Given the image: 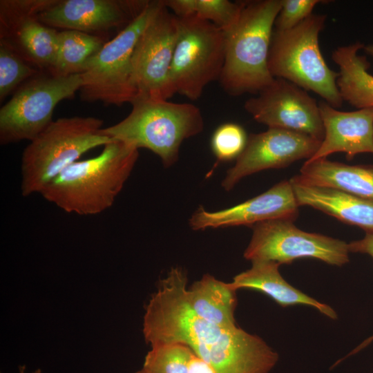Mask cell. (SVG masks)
I'll return each instance as SVG.
<instances>
[{
  "mask_svg": "<svg viewBox=\"0 0 373 373\" xmlns=\"http://www.w3.org/2000/svg\"><path fill=\"white\" fill-rule=\"evenodd\" d=\"M187 281L186 271L173 267L159 282L145 307L146 342L186 345L216 373H269L278 361V353L238 325L222 327L198 316L186 300Z\"/></svg>",
  "mask_w": 373,
  "mask_h": 373,
  "instance_id": "obj_1",
  "label": "cell"
},
{
  "mask_svg": "<svg viewBox=\"0 0 373 373\" xmlns=\"http://www.w3.org/2000/svg\"><path fill=\"white\" fill-rule=\"evenodd\" d=\"M94 157L66 169L40 193L47 201L69 213L99 214L109 209L122 191L138 159V149L111 140Z\"/></svg>",
  "mask_w": 373,
  "mask_h": 373,
  "instance_id": "obj_2",
  "label": "cell"
},
{
  "mask_svg": "<svg viewBox=\"0 0 373 373\" xmlns=\"http://www.w3.org/2000/svg\"><path fill=\"white\" fill-rule=\"evenodd\" d=\"M280 8L281 0L244 2L236 22L223 31L224 62L219 82L229 95L258 94L274 81L268 57Z\"/></svg>",
  "mask_w": 373,
  "mask_h": 373,
  "instance_id": "obj_3",
  "label": "cell"
},
{
  "mask_svg": "<svg viewBox=\"0 0 373 373\" xmlns=\"http://www.w3.org/2000/svg\"><path fill=\"white\" fill-rule=\"evenodd\" d=\"M131 104L130 113L119 122L102 128V133L138 150H150L165 168L177 162L184 140L203 131L202 113L194 104L154 98H137Z\"/></svg>",
  "mask_w": 373,
  "mask_h": 373,
  "instance_id": "obj_4",
  "label": "cell"
},
{
  "mask_svg": "<svg viewBox=\"0 0 373 373\" xmlns=\"http://www.w3.org/2000/svg\"><path fill=\"white\" fill-rule=\"evenodd\" d=\"M103 121L74 116L53 120L24 149L21 191L24 197L40 193L57 175L86 152L112 140L102 132Z\"/></svg>",
  "mask_w": 373,
  "mask_h": 373,
  "instance_id": "obj_5",
  "label": "cell"
},
{
  "mask_svg": "<svg viewBox=\"0 0 373 373\" xmlns=\"http://www.w3.org/2000/svg\"><path fill=\"white\" fill-rule=\"evenodd\" d=\"M325 21L326 15L312 14L292 28L275 30L268 67L273 77L312 91L336 108L343 102L336 83L338 73L329 68L318 43Z\"/></svg>",
  "mask_w": 373,
  "mask_h": 373,
  "instance_id": "obj_6",
  "label": "cell"
},
{
  "mask_svg": "<svg viewBox=\"0 0 373 373\" xmlns=\"http://www.w3.org/2000/svg\"><path fill=\"white\" fill-rule=\"evenodd\" d=\"M163 4V0L149 1L129 25L88 60L81 74L79 95L82 101L120 106L136 99L132 68L133 50L140 35Z\"/></svg>",
  "mask_w": 373,
  "mask_h": 373,
  "instance_id": "obj_7",
  "label": "cell"
},
{
  "mask_svg": "<svg viewBox=\"0 0 373 373\" xmlns=\"http://www.w3.org/2000/svg\"><path fill=\"white\" fill-rule=\"evenodd\" d=\"M177 39L170 80L174 93L191 100L219 80L224 62V32L194 16L177 17Z\"/></svg>",
  "mask_w": 373,
  "mask_h": 373,
  "instance_id": "obj_8",
  "label": "cell"
},
{
  "mask_svg": "<svg viewBox=\"0 0 373 373\" xmlns=\"http://www.w3.org/2000/svg\"><path fill=\"white\" fill-rule=\"evenodd\" d=\"M82 86L81 74L40 73L26 81L0 109V143L35 138L53 121L56 106L73 98Z\"/></svg>",
  "mask_w": 373,
  "mask_h": 373,
  "instance_id": "obj_9",
  "label": "cell"
},
{
  "mask_svg": "<svg viewBox=\"0 0 373 373\" xmlns=\"http://www.w3.org/2000/svg\"><path fill=\"white\" fill-rule=\"evenodd\" d=\"M294 222L280 218L253 225L251 238L244 251V258L251 262L273 261L280 265L303 258L317 259L339 267L349 262L348 243L303 231Z\"/></svg>",
  "mask_w": 373,
  "mask_h": 373,
  "instance_id": "obj_10",
  "label": "cell"
},
{
  "mask_svg": "<svg viewBox=\"0 0 373 373\" xmlns=\"http://www.w3.org/2000/svg\"><path fill=\"white\" fill-rule=\"evenodd\" d=\"M174 14L163 6L140 35L132 55L137 98L168 100L175 93L170 80L177 39Z\"/></svg>",
  "mask_w": 373,
  "mask_h": 373,
  "instance_id": "obj_11",
  "label": "cell"
},
{
  "mask_svg": "<svg viewBox=\"0 0 373 373\" xmlns=\"http://www.w3.org/2000/svg\"><path fill=\"white\" fill-rule=\"evenodd\" d=\"M53 0H1L0 44L9 47L41 73L55 63L59 30L39 20Z\"/></svg>",
  "mask_w": 373,
  "mask_h": 373,
  "instance_id": "obj_12",
  "label": "cell"
},
{
  "mask_svg": "<svg viewBox=\"0 0 373 373\" xmlns=\"http://www.w3.org/2000/svg\"><path fill=\"white\" fill-rule=\"evenodd\" d=\"M248 99L245 111L268 128H281L312 137L322 142L325 130L318 104L307 90L281 78Z\"/></svg>",
  "mask_w": 373,
  "mask_h": 373,
  "instance_id": "obj_13",
  "label": "cell"
},
{
  "mask_svg": "<svg viewBox=\"0 0 373 373\" xmlns=\"http://www.w3.org/2000/svg\"><path fill=\"white\" fill-rule=\"evenodd\" d=\"M320 141L307 135L281 128H268L248 136L246 146L222 182L231 191L246 176L270 169L285 168L296 161L310 159L317 151Z\"/></svg>",
  "mask_w": 373,
  "mask_h": 373,
  "instance_id": "obj_14",
  "label": "cell"
},
{
  "mask_svg": "<svg viewBox=\"0 0 373 373\" xmlns=\"http://www.w3.org/2000/svg\"><path fill=\"white\" fill-rule=\"evenodd\" d=\"M149 1L53 0L39 17L43 23L55 29L77 30L106 39L113 30H124Z\"/></svg>",
  "mask_w": 373,
  "mask_h": 373,
  "instance_id": "obj_15",
  "label": "cell"
},
{
  "mask_svg": "<svg viewBox=\"0 0 373 373\" xmlns=\"http://www.w3.org/2000/svg\"><path fill=\"white\" fill-rule=\"evenodd\" d=\"M297 200L290 180H283L265 192L234 207L218 211L198 207L189 220L195 231L209 228L253 226L274 219L295 220L298 215Z\"/></svg>",
  "mask_w": 373,
  "mask_h": 373,
  "instance_id": "obj_16",
  "label": "cell"
},
{
  "mask_svg": "<svg viewBox=\"0 0 373 373\" xmlns=\"http://www.w3.org/2000/svg\"><path fill=\"white\" fill-rule=\"evenodd\" d=\"M325 135L315 154L307 160L344 153L352 160L360 153L373 154V107L341 111L325 102L318 104Z\"/></svg>",
  "mask_w": 373,
  "mask_h": 373,
  "instance_id": "obj_17",
  "label": "cell"
},
{
  "mask_svg": "<svg viewBox=\"0 0 373 373\" xmlns=\"http://www.w3.org/2000/svg\"><path fill=\"white\" fill-rule=\"evenodd\" d=\"M298 204L318 209L347 224L373 231V201L334 188L290 180Z\"/></svg>",
  "mask_w": 373,
  "mask_h": 373,
  "instance_id": "obj_18",
  "label": "cell"
},
{
  "mask_svg": "<svg viewBox=\"0 0 373 373\" xmlns=\"http://www.w3.org/2000/svg\"><path fill=\"white\" fill-rule=\"evenodd\" d=\"M251 267L236 275L229 285L233 290L249 289L266 294L282 307L303 305L311 306L328 318L337 319L336 312L328 305L321 303L295 288L279 271L280 265L273 261L255 260Z\"/></svg>",
  "mask_w": 373,
  "mask_h": 373,
  "instance_id": "obj_19",
  "label": "cell"
},
{
  "mask_svg": "<svg viewBox=\"0 0 373 373\" xmlns=\"http://www.w3.org/2000/svg\"><path fill=\"white\" fill-rule=\"evenodd\" d=\"M297 175L307 184L336 189L373 201V164L350 165L327 158L306 160Z\"/></svg>",
  "mask_w": 373,
  "mask_h": 373,
  "instance_id": "obj_20",
  "label": "cell"
},
{
  "mask_svg": "<svg viewBox=\"0 0 373 373\" xmlns=\"http://www.w3.org/2000/svg\"><path fill=\"white\" fill-rule=\"evenodd\" d=\"M364 45L359 41L340 46L332 55L338 66L337 86L343 101L358 109L373 107V75L366 58L358 52Z\"/></svg>",
  "mask_w": 373,
  "mask_h": 373,
  "instance_id": "obj_21",
  "label": "cell"
},
{
  "mask_svg": "<svg viewBox=\"0 0 373 373\" xmlns=\"http://www.w3.org/2000/svg\"><path fill=\"white\" fill-rule=\"evenodd\" d=\"M191 309L200 318L222 327H235L236 291L229 283L206 274L185 291Z\"/></svg>",
  "mask_w": 373,
  "mask_h": 373,
  "instance_id": "obj_22",
  "label": "cell"
},
{
  "mask_svg": "<svg viewBox=\"0 0 373 373\" xmlns=\"http://www.w3.org/2000/svg\"><path fill=\"white\" fill-rule=\"evenodd\" d=\"M106 41L101 37L77 30H59L56 57L49 73L60 76L82 74L88 60Z\"/></svg>",
  "mask_w": 373,
  "mask_h": 373,
  "instance_id": "obj_23",
  "label": "cell"
},
{
  "mask_svg": "<svg viewBox=\"0 0 373 373\" xmlns=\"http://www.w3.org/2000/svg\"><path fill=\"white\" fill-rule=\"evenodd\" d=\"M164 4L177 17L194 16L210 21L223 31L238 20L244 2L228 0H164Z\"/></svg>",
  "mask_w": 373,
  "mask_h": 373,
  "instance_id": "obj_24",
  "label": "cell"
},
{
  "mask_svg": "<svg viewBox=\"0 0 373 373\" xmlns=\"http://www.w3.org/2000/svg\"><path fill=\"white\" fill-rule=\"evenodd\" d=\"M143 369L151 373H187L189 363L195 354L180 343H157L151 345Z\"/></svg>",
  "mask_w": 373,
  "mask_h": 373,
  "instance_id": "obj_25",
  "label": "cell"
},
{
  "mask_svg": "<svg viewBox=\"0 0 373 373\" xmlns=\"http://www.w3.org/2000/svg\"><path fill=\"white\" fill-rule=\"evenodd\" d=\"M40 72L13 50L0 44V102Z\"/></svg>",
  "mask_w": 373,
  "mask_h": 373,
  "instance_id": "obj_26",
  "label": "cell"
},
{
  "mask_svg": "<svg viewBox=\"0 0 373 373\" xmlns=\"http://www.w3.org/2000/svg\"><path fill=\"white\" fill-rule=\"evenodd\" d=\"M248 136L245 129L235 123H225L214 131L211 146L218 161H229L237 159L243 151Z\"/></svg>",
  "mask_w": 373,
  "mask_h": 373,
  "instance_id": "obj_27",
  "label": "cell"
},
{
  "mask_svg": "<svg viewBox=\"0 0 373 373\" xmlns=\"http://www.w3.org/2000/svg\"><path fill=\"white\" fill-rule=\"evenodd\" d=\"M319 0H281V8L275 21L276 30H285L297 26L311 15Z\"/></svg>",
  "mask_w": 373,
  "mask_h": 373,
  "instance_id": "obj_28",
  "label": "cell"
},
{
  "mask_svg": "<svg viewBox=\"0 0 373 373\" xmlns=\"http://www.w3.org/2000/svg\"><path fill=\"white\" fill-rule=\"evenodd\" d=\"M348 248L350 252L367 254L373 258V231L367 232L363 238L348 243ZM372 341L373 335L362 342L357 347L347 354V356H350V355L357 353Z\"/></svg>",
  "mask_w": 373,
  "mask_h": 373,
  "instance_id": "obj_29",
  "label": "cell"
},
{
  "mask_svg": "<svg viewBox=\"0 0 373 373\" xmlns=\"http://www.w3.org/2000/svg\"><path fill=\"white\" fill-rule=\"evenodd\" d=\"M187 373H216V372L210 364L194 354L189 363Z\"/></svg>",
  "mask_w": 373,
  "mask_h": 373,
  "instance_id": "obj_30",
  "label": "cell"
},
{
  "mask_svg": "<svg viewBox=\"0 0 373 373\" xmlns=\"http://www.w3.org/2000/svg\"><path fill=\"white\" fill-rule=\"evenodd\" d=\"M363 49L367 55H369L372 57L373 60V44L364 46Z\"/></svg>",
  "mask_w": 373,
  "mask_h": 373,
  "instance_id": "obj_31",
  "label": "cell"
},
{
  "mask_svg": "<svg viewBox=\"0 0 373 373\" xmlns=\"http://www.w3.org/2000/svg\"><path fill=\"white\" fill-rule=\"evenodd\" d=\"M19 373H25L26 370V365H20L19 367ZM32 373H41V369H37L35 371H33Z\"/></svg>",
  "mask_w": 373,
  "mask_h": 373,
  "instance_id": "obj_32",
  "label": "cell"
},
{
  "mask_svg": "<svg viewBox=\"0 0 373 373\" xmlns=\"http://www.w3.org/2000/svg\"><path fill=\"white\" fill-rule=\"evenodd\" d=\"M135 373H151V372H149L146 371V370L142 368L141 370L135 372Z\"/></svg>",
  "mask_w": 373,
  "mask_h": 373,
  "instance_id": "obj_33",
  "label": "cell"
}]
</instances>
